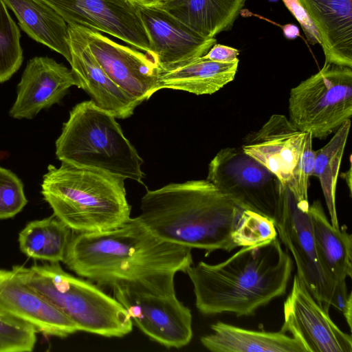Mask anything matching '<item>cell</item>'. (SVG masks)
<instances>
[{
  "label": "cell",
  "instance_id": "obj_33",
  "mask_svg": "<svg viewBox=\"0 0 352 352\" xmlns=\"http://www.w3.org/2000/svg\"><path fill=\"white\" fill-rule=\"evenodd\" d=\"M283 29L284 35L287 38L294 39L299 35L298 28L294 25H286L283 26Z\"/></svg>",
  "mask_w": 352,
  "mask_h": 352
},
{
  "label": "cell",
  "instance_id": "obj_13",
  "mask_svg": "<svg viewBox=\"0 0 352 352\" xmlns=\"http://www.w3.org/2000/svg\"><path fill=\"white\" fill-rule=\"evenodd\" d=\"M313 138L282 114H273L250 134L241 149L288 186L312 148Z\"/></svg>",
  "mask_w": 352,
  "mask_h": 352
},
{
  "label": "cell",
  "instance_id": "obj_22",
  "mask_svg": "<svg viewBox=\"0 0 352 352\" xmlns=\"http://www.w3.org/2000/svg\"><path fill=\"white\" fill-rule=\"evenodd\" d=\"M210 328L212 333L202 336L200 341L212 352H305L300 343L281 331L249 330L221 321Z\"/></svg>",
  "mask_w": 352,
  "mask_h": 352
},
{
  "label": "cell",
  "instance_id": "obj_15",
  "mask_svg": "<svg viewBox=\"0 0 352 352\" xmlns=\"http://www.w3.org/2000/svg\"><path fill=\"white\" fill-rule=\"evenodd\" d=\"M160 69L204 56L217 43L204 37L157 6L135 4Z\"/></svg>",
  "mask_w": 352,
  "mask_h": 352
},
{
  "label": "cell",
  "instance_id": "obj_23",
  "mask_svg": "<svg viewBox=\"0 0 352 352\" xmlns=\"http://www.w3.org/2000/svg\"><path fill=\"white\" fill-rule=\"evenodd\" d=\"M16 15L21 28L32 39L71 62L68 25L44 0H3Z\"/></svg>",
  "mask_w": 352,
  "mask_h": 352
},
{
  "label": "cell",
  "instance_id": "obj_7",
  "mask_svg": "<svg viewBox=\"0 0 352 352\" xmlns=\"http://www.w3.org/2000/svg\"><path fill=\"white\" fill-rule=\"evenodd\" d=\"M290 121L313 138L325 139L352 116V68L326 63L290 91Z\"/></svg>",
  "mask_w": 352,
  "mask_h": 352
},
{
  "label": "cell",
  "instance_id": "obj_34",
  "mask_svg": "<svg viewBox=\"0 0 352 352\" xmlns=\"http://www.w3.org/2000/svg\"><path fill=\"white\" fill-rule=\"evenodd\" d=\"M342 177L346 179L348 185L350 195H351V167L350 166L348 171L342 174Z\"/></svg>",
  "mask_w": 352,
  "mask_h": 352
},
{
  "label": "cell",
  "instance_id": "obj_32",
  "mask_svg": "<svg viewBox=\"0 0 352 352\" xmlns=\"http://www.w3.org/2000/svg\"><path fill=\"white\" fill-rule=\"evenodd\" d=\"M345 317L346 321L349 327V329H351V314H352V296L351 293H349L348 300L346 302V305L342 311Z\"/></svg>",
  "mask_w": 352,
  "mask_h": 352
},
{
  "label": "cell",
  "instance_id": "obj_24",
  "mask_svg": "<svg viewBox=\"0 0 352 352\" xmlns=\"http://www.w3.org/2000/svg\"><path fill=\"white\" fill-rule=\"evenodd\" d=\"M247 0H173L161 6L177 19L207 38L232 29Z\"/></svg>",
  "mask_w": 352,
  "mask_h": 352
},
{
  "label": "cell",
  "instance_id": "obj_27",
  "mask_svg": "<svg viewBox=\"0 0 352 352\" xmlns=\"http://www.w3.org/2000/svg\"><path fill=\"white\" fill-rule=\"evenodd\" d=\"M18 26L0 0V83L9 80L20 68L23 50Z\"/></svg>",
  "mask_w": 352,
  "mask_h": 352
},
{
  "label": "cell",
  "instance_id": "obj_3",
  "mask_svg": "<svg viewBox=\"0 0 352 352\" xmlns=\"http://www.w3.org/2000/svg\"><path fill=\"white\" fill-rule=\"evenodd\" d=\"M140 210L142 224L170 243L208 254L238 248L235 234L244 209L207 179L147 190Z\"/></svg>",
  "mask_w": 352,
  "mask_h": 352
},
{
  "label": "cell",
  "instance_id": "obj_20",
  "mask_svg": "<svg viewBox=\"0 0 352 352\" xmlns=\"http://www.w3.org/2000/svg\"><path fill=\"white\" fill-rule=\"evenodd\" d=\"M316 249L325 272L348 294L346 279L352 276V236L346 228H336L317 200L309 206Z\"/></svg>",
  "mask_w": 352,
  "mask_h": 352
},
{
  "label": "cell",
  "instance_id": "obj_14",
  "mask_svg": "<svg viewBox=\"0 0 352 352\" xmlns=\"http://www.w3.org/2000/svg\"><path fill=\"white\" fill-rule=\"evenodd\" d=\"M44 1L67 24L109 34L143 52L153 54L136 6L129 0Z\"/></svg>",
  "mask_w": 352,
  "mask_h": 352
},
{
  "label": "cell",
  "instance_id": "obj_17",
  "mask_svg": "<svg viewBox=\"0 0 352 352\" xmlns=\"http://www.w3.org/2000/svg\"><path fill=\"white\" fill-rule=\"evenodd\" d=\"M0 310L46 336L66 338L78 331L72 320L27 286L12 270L0 269Z\"/></svg>",
  "mask_w": 352,
  "mask_h": 352
},
{
  "label": "cell",
  "instance_id": "obj_18",
  "mask_svg": "<svg viewBox=\"0 0 352 352\" xmlns=\"http://www.w3.org/2000/svg\"><path fill=\"white\" fill-rule=\"evenodd\" d=\"M68 32L69 64L77 87L85 90L98 107L116 118H129L139 104L110 79L85 43L69 27Z\"/></svg>",
  "mask_w": 352,
  "mask_h": 352
},
{
  "label": "cell",
  "instance_id": "obj_12",
  "mask_svg": "<svg viewBox=\"0 0 352 352\" xmlns=\"http://www.w3.org/2000/svg\"><path fill=\"white\" fill-rule=\"evenodd\" d=\"M280 331L289 333L305 352H351V335L340 330L296 274L283 305Z\"/></svg>",
  "mask_w": 352,
  "mask_h": 352
},
{
  "label": "cell",
  "instance_id": "obj_11",
  "mask_svg": "<svg viewBox=\"0 0 352 352\" xmlns=\"http://www.w3.org/2000/svg\"><path fill=\"white\" fill-rule=\"evenodd\" d=\"M67 25L110 79L138 104L155 92L160 67L155 55L118 43L98 31Z\"/></svg>",
  "mask_w": 352,
  "mask_h": 352
},
{
  "label": "cell",
  "instance_id": "obj_30",
  "mask_svg": "<svg viewBox=\"0 0 352 352\" xmlns=\"http://www.w3.org/2000/svg\"><path fill=\"white\" fill-rule=\"evenodd\" d=\"M282 1L300 25L308 42L311 45H320L319 32L299 0Z\"/></svg>",
  "mask_w": 352,
  "mask_h": 352
},
{
  "label": "cell",
  "instance_id": "obj_9",
  "mask_svg": "<svg viewBox=\"0 0 352 352\" xmlns=\"http://www.w3.org/2000/svg\"><path fill=\"white\" fill-rule=\"evenodd\" d=\"M206 179L241 208L274 219L283 184L241 148L220 150L208 165Z\"/></svg>",
  "mask_w": 352,
  "mask_h": 352
},
{
  "label": "cell",
  "instance_id": "obj_16",
  "mask_svg": "<svg viewBox=\"0 0 352 352\" xmlns=\"http://www.w3.org/2000/svg\"><path fill=\"white\" fill-rule=\"evenodd\" d=\"M74 85L77 86V82L71 69L47 56H35L23 71L10 115L31 119L60 102Z\"/></svg>",
  "mask_w": 352,
  "mask_h": 352
},
{
  "label": "cell",
  "instance_id": "obj_1",
  "mask_svg": "<svg viewBox=\"0 0 352 352\" xmlns=\"http://www.w3.org/2000/svg\"><path fill=\"white\" fill-rule=\"evenodd\" d=\"M63 263L98 285L172 294L175 274L186 272L192 256V249L160 238L135 217L108 231L72 234Z\"/></svg>",
  "mask_w": 352,
  "mask_h": 352
},
{
  "label": "cell",
  "instance_id": "obj_25",
  "mask_svg": "<svg viewBox=\"0 0 352 352\" xmlns=\"http://www.w3.org/2000/svg\"><path fill=\"white\" fill-rule=\"evenodd\" d=\"M72 230L54 214L29 222L19 234L21 251L27 256L50 263L63 262Z\"/></svg>",
  "mask_w": 352,
  "mask_h": 352
},
{
  "label": "cell",
  "instance_id": "obj_10",
  "mask_svg": "<svg viewBox=\"0 0 352 352\" xmlns=\"http://www.w3.org/2000/svg\"><path fill=\"white\" fill-rule=\"evenodd\" d=\"M112 289L135 326L150 339L168 349H180L190 342L191 311L175 294H152L124 285Z\"/></svg>",
  "mask_w": 352,
  "mask_h": 352
},
{
  "label": "cell",
  "instance_id": "obj_6",
  "mask_svg": "<svg viewBox=\"0 0 352 352\" xmlns=\"http://www.w3.org/2000/svg\"><path fill=\"white\" fill-rule=\"evenodd\" d=\"M12 270L72 320L78 331L107 338L131 332L133 321L124 307L89 280L63 270L59 263L14 265Z\"/></svg>",
  "mask_w": 352,
  "mask_h": 352
},
{
  "label": "cell",
  "instance_id": "obj_8",
  "mask_svg": "<svg viewBox=\"0 0 352 352\" xmlns=\"http://www.w3.org/2000/svg\"><path fill=\"white\" fill-rule=\"evenodd\" d=\"M309 204H300L282 185L274 217L278 239L292 254L297 276L316 301L329 312L333 306L342 311L349 295L342 293L322 268L316 249Z\"/></svg>",
  "mask_w": 352,
  "mask_h": 352
},
{
  "label": "cell",
  "instance_id": "obj_28",
  "mask_svg": "<svg viewBox=\"0 0 352 352\" xmlns=\"http://www.w3.org/2000/svg\"><path fill=\"white\" fill-rule=\"evenodd\" d=\"M36 331L30 324L0 310V352H30Z\"/></svg>",
  "mask_w": 352,
  "mask_h": 352
},
{
  "label": "cell",
  "instance_id": "obj_36",
  "mask_svg": "<svg viewBox=\"0 0 352 352\" xmlns=\"http://www.w3.org/2000/svg\"><path fill=\"white\" fill-rule=\"evenodd\" d=\"M173 0H155L154 6H161Z\"/></svg>",
  "mask_w": 352,
  "mask_h": 352
},
{
  "label": "cell",
  "instance_id": "obj_31",
  "mask_svg": "<svg viewBox=\"0 0 352 352\" xmlns=\"http://www.w3.org/2000/svg\"><path fill=\"white\" fill-rule=\"evenodd\" d=\"M239 54L236 48L216 43L204 56L213 61L230 62L238 59Z\"/></svg>",
  "mask_w": 352,
  "mask_h": 352
},
{
  "label": "cell",
  "instance_id": "obj_29",
  "mask_svg": "<svg viewBox=\"0 0 352 352\" xmlns=\"http://www.w3.org/2000/svg\"><path fill=\"white\" fill-rule=\"evenodd\" d=\"M27 203L21 179L10 170L0 166V219L14 217Z\"/></svg>",
  "mask_w": 352,
  "mask_h": 352
},
{
  "label": "cell",
  "instance_id": "obj_4",
  "mask_svg": "<svg viewBox=\"0 0 352 352\" xmlns=\"http://www.w3.org/2000/svg\"><path fill=\"white\" fill-rule=\"evenodd\" d=\"M41 194L54 214L76 233L108 231L131 219L124 179L61 162L49 165Z\"/></svg>",
  "mask_w": 352,
  "mask_h": 352
},
{
  "label": "cell",
  "instance_id": "obj_26",
  "mask_svg": "<svg viewBox=\"0 0 352 352\" xmlns=\"http://www.w3.org/2000/svg\"><path fill=\"white\" fill-rule=\"evenodd\" d=\"M351 119L343 123L323 147L315 151L312 175L320 182L331 225L340 228L336 204L337 180L346 146Z\"/></svg>",
  "mask_w": 352,
  "mask_h": 352
},
{
  "label": "cell",
  "instance_id": "obj_19",
  "mask_svg": "<svg viewBox=\"0 0 352 352\" xmlns=\"http://www.w3.org/2000/svg\"><path fill=\"white\" fill-rule=\"evenodd\" d=\"M319 32L325 62L352 68V0H299Z\"/></svg>",
  "mask_w": 352,
  "mask_h": 352
},
{
  "label": "cell",
  "instance_id": "obj_5",
  "mask_svg": "<svg viewBox=\"0 0 352 352\" xmlns=\"http://www.w3.org/2000/svg\"><path fill=\"white\" fill-rule=\"evenodd\" d=\"M56 155L63 162L96 169L142 183L143 160L124 136L116 117L91 100L70 111L56 141Z\"/></svg>",
  "mask_w": 352,
  "mask_h": 352
},
{
  "label": "cell",
  "instance_id": "obj_21",
  "mask_svg": "<svg viewBox=\"0 0 352 352\" xmlns=\"http://www.w3.org/2000/svg\"><path fill=\"white\" fill-rule=\"evenodd\" d=\"M238 65L239 59L217 62L202 56L167 69H160L155 92L172 89L196 95L212 94L233 80Z\"/></svg>",
  "mask_w": 352,
  "mask_h": 352
},
{
  "label": "cell",
  "instance_id": "obj_2",
  "mask_svg": "<svg viewBox=\"0 0 352 352\" xmlns=\"http://www.w3.org/2000/svg\"><path fill=\"white\" fill-rule=\"evenodd\" d=\"M293 263L277 237L241 247L219 263L200 261L190 266L186 273L192 283L199 312L248 316L285 294Z\"/></svg>",
  "mask_w": 352,
  "mask_h": 352
},
{
  "label": "cell",
  "instance_id": "obj_35",
  "mask_svg": "<svg viewBox=\"0 0 352 352\" xmlns=\"http://www.w3.org/2000/svg\"><path fill=\"white\" fill-rule=\"evenodd\" d=\"M134 4L142 6H154L155 0H129Z\"/></svg>",
  "mask_w": 352,
  "mask_h": 352
}]
</instances>
